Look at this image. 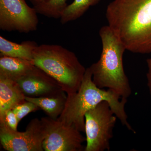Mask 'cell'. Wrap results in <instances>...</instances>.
Listing matches in <instances>:
<instances>
[{
  "label": "cell",
  "mask_w": 151,
  "mask_h": 151,
  "mask_svg": "<svg viewBox=\"0 0 151 151\" xmlns=\"http://www.w3.org/2000/svg\"><path fill=\"white\" fill-rule=\"evenodd\" d=\"M105 15L127 50L151 53V0H113Z\"/></svg>",
  "instance_id": "cell-1"
},
{
  "label": "cell",
  "mask_w": 151,
  "mask_h": 151,
  "mask_svg": "<svg viewBox=\"0 0 151 151\" xmlns=\"http://www.w3.org/2000/svg\"><path fill=\"white\" fill-rule=\"evenodd\" d=\"M106 101L122 125L135 133L128 121L125 111L127 99L122 98L111 89H101L96 86L92 80L91 68H86V72L78 91L67 95L64 109L57 120L65 125L75 128L81 132H85V115L87 111L98 104Z\"/></svg>",
  "instance_id": "cell-2"
},
{
  "label": "cell",
  "mask_w": 151,
  "mask_h": 151,
  "mask_svg": "<svg viewBox=\"0 0 151 151\" xmlns=\"http://www.w3.org/2000/svg\"><path fill=\"white\" fill-rule=\"evenodd\" d=\"M99 35L102 53L99 60L90 66L93 82L99 88L111 89L127 99L132 91L123 64L126 47L108 25L100 28Z\"/></svg>",
  "instance_id": "cell-3"
},
{
  "label": "cell",
  "mask_w": 151,
  "mask_h": 151,
  "mask_svg": "<svg viewBox=\"0 0 151 151\" xmlns=\"http://www.w3.org/2000/svg\"><path fill=\"white\" fill-rule=\"evenodd\" d=\"M32 61L56 80L67 95L78 91L86 72L74 52L58 45H38Z\"/></svg>",
  "instance_id": "cell-4"
},
{
  "label": "cell",
  "mask_w": 151,
  "mask_h": 151,
  "mask_svg": "<svg viewBox=\"0 0 151 151\" xmlns=\"http://www.w3.org/2000/svg\"><path fill=\"white\" fill-rule=\"evenodd\" d=\"M118 119L110 104L103 101L85 115V151H110V141Z\"/></svg>",
  "instance_id": "cell-5"
},
{
  "label": "cell",
  "mask_w": 151,
  "mask_h": 151,
  "mask_svg": "<svg viewBox=\"0 0 151 151\" xmlns=\"http://www.w3.org/2000/svg\"><path fill=\"white\" fill-rule=\"evenodd\" d=\"M41 121L45 132L44 151H85L83 144L86 138L79 130L49 117Z\"/></svg>",
  "instance_id": "cell-6"
},
{
  "label": "cell",
  "mask_w": 151,
  "mask_h": 151,
  "mask_svg": "<svg viewBox=\"0 0 151 151\" xmlns=\"http://www.w3.org/2000/svg\"><path fill=\"white\" fill-rule=\"evenodd\" d=\"M37 14L25 0H0V29L24 33L35 31L39 23Z\"/></svg>",
  "instance_id": "cell-7"
},
{
  "label": "cell",
  "mask_w": 151,
  "mask_h": 151,
  "mask_svg": "<svg viewBox=\"0 0 151 151\" xmlns=\"http://www.w3.org/2000/svg\"><path fill=\"white\" fill-rule=\"evenodd\" d=\"M45 132L41 121L32 120L26 131H14L0 123V141L3 148L8 151H43Z\"/></svg>",
  "instance_id": "cell-8"
},
{
  "label": "cell",
  "mask_w": 151,
  "mask_h": 151,
  "mask_svg": "<svg viewBox=\"0 0 151 151\" xmlns=\"http://www.w3.org/2000/svg\"><path fill=\"white\" fill-rule=\"evenodd\" d=\"M15 81L25 97H53L65 92L56 80L35 65Z\"/></svg>",
  "instance_id": "cell-9"
},
{
  "label": "cell",
  "mask_w": 151,
  "mask_h": 151,
  "mask_svg": "<svg viewBox=\"0 0 151 151\" xmlns=\"http://www.w3.org/2000/svg\"><path fill=\"white\" fill-rule=\"evenodd\" d=\"M25 101V96L16 81L0 73V118L6 111Z\"/></svg>",
  "instance_id": "cell-10"
},
{
  "label": "cell",
  "mask_w": 151,
  "mask_h": 151,
  "mask_svg": "<svg viewBox=\"0 0 151 151\" xmlns=\"http://www.w3.org/2000/svg\"><path fill=\"white\" fill-rule=\"evenodd\" d=\"M35 65L32 60L1 55L0 73L14 81L25 74Z\"/></svg>",
  "instance_id": "cell-11"
},
{
  "label": "cell",
  "mask_w": 151,
  "mask_h": 151,
  "mask_svg": "<svg viewBox=\"0 0 151 151\" xmlns=\"http://www.w3.org/2000/svg\"><path fill=\"white\" fill-rule=\"evenodd\" d=\"M38 46L34 41H26L18 44L7 40L1 36H0L1 55L18 58L32 61L34 52Z\"/></svg>",
  "instance_id": "cell-12"
},
{
  "label": "cell",
  "mask_w": 151,
  "mask_h": 151,
  "mask_svg": "<svg viewBox=\"0 0 151 151\" xmlns=\"http://www.w3.org/2000/svg\"><path fill=\"white\" fill-rule=\"evenodd\" d=\"M65 92L53 96L40 97H25V100L35 104L45 112L49 117L56 120L62 113L66 102L67 95Z\"/></svg>",
  "instance_id": "cell-13"
},
{
  "label": "cell",
  "mask_w": 151,
  "mask_h": 151,
  "mask_svg": "<svg viewBox=\"0 0 151 151\" xmlns=\"http://www.w3.org/2000/svg\"><path fill=\"white\" fill-rule=\"evenodd\" d=\"M103 0H74L63 11L60 18L62 24L73 21L81 17L92 6Z\"/></svg>",
  "instance_id": "cell-14"
},
{
  "label": "cell",
  "mask_w": 151,
  "mask_h": 151,
  "mask_svg": "<svg viewBox=\"0 0 151 151\" xmlns=\"http://www.w3.org/2000/svg\"><path fill=\"white\" fill-rule=\"evenodd\" d=\"M67 0H45L33 6L37 14L54 19H60L63 11L68 5Z\"/></svg>",
  "instance_id": "cell-15"
},
{
  "label": "cell",
  "mask_w": 151,
  "mask_h": 151,
  "mask_svg": "<svg viewBox=\"0 0 151 151\" xmlns=\"http://www.w3.org/2000/svg\"><path fill=\"white\" fill-rule=\"evenodd\" d=\"M38 107L34 103L27 101L19 104L12 109L19 123L24 118L31 112L37 111Z\"/></svg>",
  "instance_id": "cell-16"
},
{
  "label": "cell",
  "mask_w": 151,
  "mask_h": 151,
  "mask_svg": "<svg viewBox=\"0 0 151 151\" xmlns=\"http://www.w3.org/2000/svg\"><path fill=\"white\" fill-rule=\"evenodd\" d=\"M0 123L4 124L11 129L17 131V128L19 122L12 110L6 111L4 116L0 118Z\"/></svg>",
  "instance_id": "cell-17"
},
{
  "label": "cell",
  "mask_w": 151,
  "mask_h": 151,
  "mask_svg": "<svg viewBox=\"0 0 151 151\" xmlns=\"http://www.w3.org/2000/svg\"><path fill=\"white\" fill-rule=\"evenodd\" d=\"M147 63L148 67V71L147 73V86L151 99V58L147 60Z\"/></svg>",
  "instance_id": "cell-18"
},
{
  "label": "cell",
  "mask_w": 151,
  "mask_h": 151,
  "mask_svg": "<svg viewBox=\"0 0 151 151\" xmlns=\"http://www.w3.org/2000/svg\"><path fill=\"white\" fill-rule=\"evenodd\" d=\"M32 4L33 6L37 5L43 2L45 0H28Z\"/></svg>",
  "instance_id": "cell-19"
}]
</instances>
